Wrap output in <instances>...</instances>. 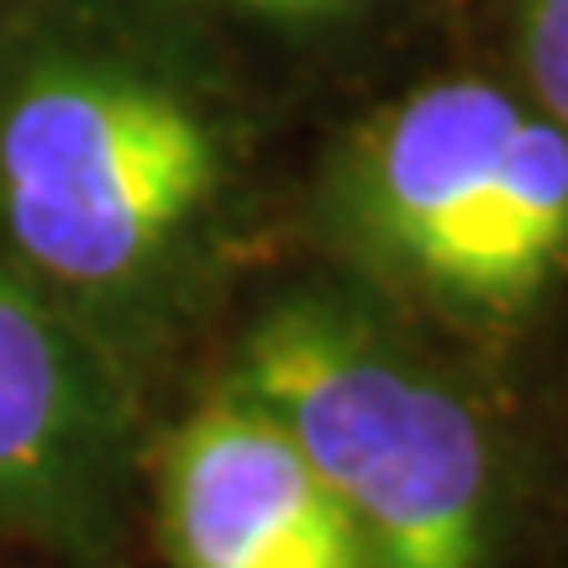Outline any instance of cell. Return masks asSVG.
<instances>
[{
  "instance_id": "cell-1",
  "label": "cell",
  "mask_w": 568,
  "mask_h": 568,
  "mask_svg": "<svg viewBox=\"0 0 568 568\" xmlns=\"http://www.w3.org/2000/svg\"><path fill=\"white\" fill-rule=\"evenodd\" d=\"M237 395L301 447L374 568H485V432L374 332L326 305L274 311L243 347Z\"/></svg>"
},
{
  "instance_id": "cell-2",
  "label": "cell",
  "mask_w": 568,
  "mask_h": 568,
  "mask_svg": "<svg viewBox=\"0 0 568 568\" xmlns=\"http://www.w3.org/2000/svg\"><path fill=\"white\" fill-rule=\"evenodd\" d=\"M216 138L126 63L53 59L0 101V232L38 280L126 295L216 195Z\"/></svg>"
},
{
  "instance_id": "cell-3",
  "label": "cell",
  "mask_w": 568,
  "mask_h": 568,
  "mask_svg": "<svg viewBox=\"0 0 568 568\" xmlns=\"http://www.w3.org/2000/svg\"><path fill=\"white\" fill-rule=\"evenodd\" d=\"M159 521L169 568H374L337 495L247 395L169 437Z\"/></svg>"
},
{
  "instance_id": "cell-4",
  "label": "cell",
  "mask_w": 568,
  "mask_h": 568,
  "mask_svg": "<svg viewBox=\"0 0 568 568\" xmlns=\"http://www.w3.org/2000/svg\"><path fill=\"white\" fill-rule=\"evenodd\" d=\"M521 105L489 84H432L368 132L358 216L368 237L443 295H464L468 264L500 190Z\"/></svg>"
},
{
  "instance_id": "cell-5",
  "label": "cell",
  "mask_w": 568,
  "mask_h": 568,
  "mask_svg": "<svg viewBox=\"0 0 568 568\" xmlns=\"http://www.w3.org/2000/svg\"><path fill=\"white\" fill-rule=\"evenodd\" d=\"M105 406L53 305L0 258V521L101 552Z\"/></svg>"
},
{
  "instance_id": "cell-6",
  "label": "cell",
  "mask_w": 568,
  "mask_h": 568,
  "mask_svg": "<svg viewBox=\"0 0 568 568\" xmlns=\"http://www.w3.org/2000/svg\"><path fill=\"white\" fill-rule=\"evenodd\" d=\"M568 264V132L552 116H527L510 132L500 190L464 280V305L510 311L531 301Z\"/></svg>"
},
{
  "instance_id": "cell-7",
  "label": "cell",
  "mask_w": 568,
  "mask_h": 568,
  "mask_svg": "<svg viewBox=\"0 0 568 568\" xmlns=\"http://www.w3.org/2000/svg\"><path fill=\"white\" fill-rule=\"evenodd\" d=\"M521 53L537 101L568 132V0H527L521 21Z\"/></svg>"
},
{
  "instance_id": "cell-8",
  "label": "cell",
  "mask_w": 568,
  "mask_h": 568,
  "mask_svg": "<svg viewBox=\"0 0 568 568\" xmlns=\"http://www.w3.org/2000/svg\"><path fill=\"white\" fill-rule=\"evenodd\" d=\"M243 6H258V11H322L332 0H243Z\"/></svg>"
}]
</instances>
